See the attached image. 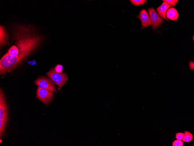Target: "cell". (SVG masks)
Wrapping results in <instances>:
<instances>
[{"label":"cell","instance_id":"cell-15","mask_svg":"<svg viewBox=\"0 0 194 146\" xmlns=\"http://www.w3.org/2000/svg\"><path fill=\"white\" fill-rule=\"evenodd\" d=\"M162 1L167 2L171 6H175L178 1L177 0H163Z\"/></svg>","mask_w":194,"mask_h":146},{"label":"cell","instance_id":"cell-4","mask_svg":"<svg viewBox=\"0 0 194 146\" xmlns=\"http://www.w3.org/2000/svg\"><path fill=\"white\" fill-rule=\"evenodd\" d=\"M53 92L38 87L36 90V97L45 104L49 103L53 96Z\"/></svg>","mask_w":194,"mask_h":146},{"label":"cell","instance_id":"cell-8","mask_svg":"<svg viewBox=\"0 0 194 146\" xmlns=\"http://www.w3.org/2000/svg\"><path fill=\"white\" fill-rule=\"evenodd\" d=\"M171 6L167 2L164 1L160 6L156 9L159 15L161 17L168 21L166 16V14L167 10Z\"/></svg>","mask_w":194,"mask_h":146},{"label":"cell","instance_id":"cell-2","mask_svg":"<svg viewBox=\"0 0 194 146\" xmlns=\"http://www.w3.org/2000/svg\"><path fill=\"white\" fill-rule=\"evenodd\" d=\"M46 75L52 81L58 86V89H60L68 80L66 73L62 72L59 73L56 72L54 68L51 69L46 73Z\"/></svg>","mask_w":194,"mask_h":146},{"label":"cell","instance_id":"cell-11","mask_svg":"<svg viewBox=\"0 0 194 146\" xmlns=\"http://www.w3.org/2000/svg\"><path fill=\"white\" fill-rule=\"evenodd\" d=\"M7 53L12 56H16L18 54L19 50L15 45H14L9 48Z\"/></svg>","mask_w":194,"mask_h":146},{"label":"cell","instance_id":"cell-16","mask_svg":"<svg viewBox=\"0 0 194 146\" xmlns=\"http://www.w3.org/2000/svg\"><path fill=\"white\" fill-rule=\"evenodd\" d=\"M173 146H183V142L181 140L177 139L174 141L172 143Z\"/></svg>","mask_w":194,"mask_h":146},{"label":"cell","instance_id":"cell-14","mask_svg":"<svg viewBox=\"0 0 194 146\" xmlns=\"http://www.w3.org/2000/svg\"><path fill=\"white\" fill-rule=\"evenodd\" d=\"M132 4L135 6H139L145 3L147 1L145 0H130Z\"/></svg>","mask_w":194,"mask_h":146},{"label":"cell","instance_id":"cell-3","mask_svg":"<svg viewBox=\"0 0 194 146\" xmlns=\"http://www.w3.org/2000/svg\"><path fill=\"white\" fill-rule=\"evenodd\" d=\"M35 84L42 88L52 92H56V89L52 81L49 79L43 77H39L34 81Z\"/></svg>","mask_w":194,"mask_h":146},{"label":"cell","instance_id":"cell-18","mask_svg":"<svg viewBox=\"0 0 194 146\" xmlns=\"http://www.w3.org/2000/svg\"><path fill=\"white\" fill-rule=\"evenodd\" d=\"M184 136V133H178L176 134V138L177 139L182 140Z\"/></svg>","mask_w":194,"mask_h":146},{"label":"cell","instance_id":"cell-1","mask_svg":"<svg viewBox=\"0 0 194 146\" xmlns=\"http://www.w3.org/2000/svg\"><path fill=\"white\" fill-rule=\"evenodd\" d=\"M15 27L14 36L15 46L19 50V53L16 56H12L7 53L1 58L0 75L11 72L27 57L42 40V37L35 33L30 27L21 25Z\"/></svg>","mask_w":194,"mask_h":146},{"label":"cell","instance_id":"cell-9","mask_svg":"<svg viewBox=\"0 0 194 146\" xmlns=\"http://www.w3.org/2000/svg\"><path fill=\"white\" fill-rule=\"evenodd\" d=\"M166 14L167 18L172 20H177L179 17L177 11L173 8L168 9Z\"/></svg>","mask_w":194,"mask_h":146},{"label":"cell","instance_id":"cell-6","mask_svg":"<svg viewBox=\"0 0 194 146\" xmlns=\"http://www.w3.org/2000/svg\"><path fill=\"white\" fill-rule=\"evenodd\" d=\"M148 11L152 25V28L155 29L162 23L163 19L159 16L153 7L149 8Z\"/></svg>","mask_w":194,"mask_h":146},{"label":"cell","instance_id":"cell-13","mask_svg":"<svg viewBox=\"0 0 194 146\" xmlns=\"http://www.w3.org/2000/svg\"><path fill=\"white\" fill-rule=\"evenodd\" d=\"M8 121L0 119V137L1 138L4 132Z\"/></svg>","mask_w":194,"mask_h":146},{"label":"cell","instance_id":"cell-12","mask_svg":"<svg viewBox=\"0 0 194 146\" xmlns=\"http://www.w3.org/2000/svg\"><path fill=\"white\" fill-rule=\"evenodd\" d=\"M184 133V136L182 139V141L186 142H189L193 139V135L190 132L186 131Z\"/></svg>","mask_w":194,"mask_h":146},{"label":"cell","instance_id":"cell-7","mask_svg":"<svg viewBox=\"0 0 194 146\" xmlns=\"http://www.w3.org/2000/svg\"><path fill=\"white\" fill-rule=\"evenodd\" d=\"M138 18L141 22V27L143 28H146L152 25L149 15L145 9H143L140 11Z\"/></svg>","mask_w":194,"mask_h":146},{"label":"cell","instance_id":"cell-19","mask_svg":"<svg viewBox=\"0 0 194 146\" xmlns=\"http://www.w3.org/2000/svg\"><path fill=\"white\" fill-rule=\"evenodd\" d=\"M189 66L191 68H193L194 66V63L191 61H190L189 63Z\"/></svg>","mask_w":194,"mask_h":146},{"label":"cell","instance_id":"cell-10","mask_svg":"<svg viewBox=\"0 0 194 146\" xmlns=\"http://www.w3.org/2000/svg\"><path fill=\"white\" fill-rule=\"evenodd\" d=\"M7 36L4 28L0 26V46H2L7 41Z\"/></svg>","mask_w":194,"mask_h":146},{"label":"cell","instance_id":"cell-5","mask_svg":"<svg viewBox=\"0 0 194 146\" xmlns=\"http://www.w3.org/2000/svg\"><path fill=\"white\" fill-rule=\"evenodd\" d=\"M8 112L6 98L2 90L0 89V119L8 121Z\"/></svg>","mask_w":194,"mask_h":146},{"label":"cell","instance_id":"cell-17","mask_svg":"<svg viewBox=\"0 0 194 146\" xmlns=\"http://www.w3.org/2000/svg\"><path fill=\"white\" fill-rule=\"evenodd\" d=\"M63 66L60 64L57 65L55 67L54 69L57 73H61L62 72L63 70Z\"/></svg>","mask_w":194,"mask_h":146}]
</instances>
